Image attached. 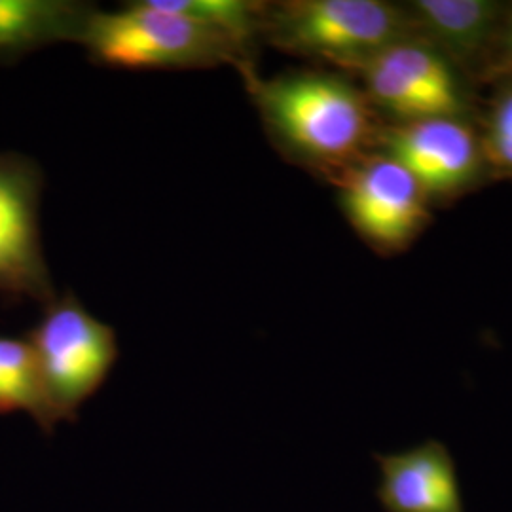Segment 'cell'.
Returning a JSON list of instances; mask_svg holds the SVG:
<instances>
[{
  "instance_id": "obj_1",
  "label": "cell",
  "mask_w": 512,
  "mask_h": 512,
  "mask_svg": "<svg viewBox=\"0 0 512 512\" xmlns=\"http://www.w3.org/2000/svg\"><path fill=\"white\" fill-rule=\"evenodd\" d=\"M270 139L302 164L338 175L366 158L374 135L366 93L338 74H241Z\"/></svg>"
},
{
  "instance_id": "obj_2",
  "label": "cell",
  "mask_w": 512,
  "mask_h": 512,
  "mask_svg": "<svg viewBox=\"0 0 512 512\" xmlns=\"http://www.w3.org/2000/svg\"><path fill=\"white\" fill-rule=\"evenodd\" d=\"M80 46L95 65L120 71H255V54L236 40L169 12L156 0L128 2L112 12L95 8Z\"/></svg>"
},
{
  "instance_id": "obj_3",
  "label": "cell",
  "mask_w": 512,
  "mask_h": 512,
  "mask_svg": "<svg viewBox=\"0 0 512 512\" xmlns=\"http://www.w3.org/2000/svg\"><path fill=\"white\" fill-rule=\"evenodd\" d=\"M403 12L382 0H291L268 4L260 40L281 52L357 69L403 40Z\"/></svg>"
},
{
  "instance_id": "obj_4",
  "label": "cell",
  "mask_w": 512,
  "mask_h": 512,
  "mask_svg": "<svg viewBox=\"0 0 512 512\" xmlns=\"http://www.w3.org/2000/svg\"><path fill=\"white\" fill-rule=\"evenodd\" d=\"M27 340L55 421L76 420L118 361L116 332L67 291L44 306Z\"/></svg>"
},
{
  "instance_id": "obj_5",
  "label": "cell",
  "mask_w": 512,
  "mask_h": 512,
  "mask_svg": "<svg viewBox=\"0 0 512 512\" xmlns=\"http://www.w3.org/2000/svg\"><path fill=\"white\" fill-rule=\"evenodd\" d=\"M44 179L35 160L0 152V294L8 300H54L40 234Z\"/></svg>"
},
{
  "instance_id": "obj_6",
  "label": "cell",
  "mask_w": 512,
  "mask_h": 512,
  "mask_svg": "<svg viewBox=\"0 0 512 512\" xmlns=\"http://www.w3.org/2000/svg\"><path fill=\"white\" fill-rule=\"evenodd\" d=\"M338 183L351 226L374 247L401 249L429 217L420 183L385 154L361 160Z\"/></svg>"
},
{
  "instance_id": "obj_7",
  "label": "cell",
  "mask_w": 512,
  "mask_h": 512,
  "mask_svg": "<svg viewBox=\"0 0 512 512\" xmlns=\"http://www.w3.org/2000/svg\"><path fill=\"white\" fill-rule=\"evenodd\" d=\"M384 145L385 156L403 165L425 194L458 190L478 167L475 135L458 118L406 122L385 137Z\"/></svg>"
},
{
  "instance_id": "obj_8",
  "label": "cell",
  "mask_w": 512,
  "mask_h": 512,
  "mask_svg": "<svg viewBox=\"0 0 512 512\" xmlns=\"http://www.w3.org/2000/svg\"><path fill=\"white\" fill-rule=\"evenodd\" d=\"M387 512H463L454 459L437 440L378 458Z\"/></svg>"
},
{
  "instance_id": "obj_9",
  "label": "cell",
  "mask_w": 512,
  "mask_h": 512,
  "mask_svg": "<svg viewBox=\"0 0 512 512\" xmlns=\"http://www.w3.org/2000/svg\"><path fill=\"white\" fill-rule=\"evenodd\" d=\"M95 8L80 0H0V65L55 44H80Z\"/></svg>"
},
{
  "instance_id": "obj_10",
  "label": "cell",
  "mask_w": 512,
  "mask_h": 512,
  "mask_svg": "<svg viewBox=\"0 0 512 512\" xmlns=\"http://www.w3.org/2000/svg\"><path fill=\"white\" fill-rule=\"evenodd\" d=\"M25 412L44 433L57 427L27 338L0 336V416Z\"/></svg>"
},
{
  "instance_id": "obj_11",
  "label": "cell",
  "mask_w": 512,
  "mask_h": 512,
  "mask_svg": "<svg viewBox=\"0 0 512 512\" xmlns=\"http://www.w3.org/2000/svg\"><path fill=\"white\" fill-rule=\"evenodd\" d=\"M416 23L456 54H473L494 31L499 6L488 0H418Z\"/></svg>"
},
{
  "instance_id": "obj_12",
  "label": "cell",
  "mask_w": 512,
  "mask_h": 512,
  "mask_svg": "<svg viewBox=\"0 0 512 512\" xmlns=\"http://www.w3.org/2000/svg\"><path fill=\"white\" fill-rule=\"evenodd\" d=\"M389 71L399 74L404 82L429 99L440 116L456 118L461 110V93L448 63L433 50L401 40L384 52L374 55Z\"/></svg>"
},
{
  "instance_id": "obj_13",
  "label": "cell",
  "mask_w": 512,
  "mask_h": 512,
  "mask_svg": "<svg viewBox=\"0 0 512 512\" xmlns=\"http://www.w3.org/2000/svg\"><path fill=\"white\" fill-rule=\"evenodd\" d=\"M162 8L184 18L194 19L226 37L236 40L247 52L255 54L260 40L266 2L256 0H156Z\"/></svg>"
},
{
  "instance_id": "obj_14",
  "label": "cell",
  "mask_w": 512,
  "mask_h": 512,
  "mask_svg": "<svg viewBox=\"0 0 512 512\" xmlns=\"http://www.w3.org/2000/svg\"><path fill=\"white\" fill-rule=\"evenodd\" d=\"M490 137L512 139V93L509 97H505L495 110L494 126H492Z\"/></svg>"
},
{
  "instance_id": "obj_15",
  "label": "cell",
  "mask_w": 512,
  "mask_h": 512,
  "mask_svg": "<svg viewBox=\"0 0 512 512\" xmlns=\"http://www.w3.org/2000/svg\"><path fill=\"white\" fill-rule=\"evenodd\" d=\"M490 152H492L495 162L512 169V139L490 137Z\"/></svg>"
},
{
  "instance_id": "obj_16",
  "label": "cell",
  "mask_w": 512,
  "mask_h": 512,
  "mask_svg": "<svg viewBox=\"0 0 512 512\" xmlns=\"http://www.w3.org/2000/svg\"><path fill=\"white\" fill-rule=\"evenodd\" d=\"M509 38H511V48H512V27H511V37H509Z\"/></svg>"
}]
</instances>
